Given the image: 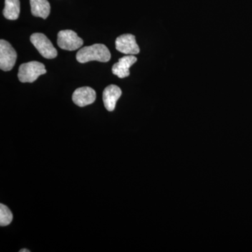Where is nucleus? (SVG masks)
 <instances>
[{"instance_id":"6","label":"nucleus","mask_w":252,"mask_h":252,"mask_svg":"<svg viewBox=\"0 0 252 252\" xmlns=\"http://www.w3.org/2000/svg\"><path fill=\"white\" fill-rule=\"evenodd\" d=\"M116 49L124 54L135 55L140 53L135 36L130 34H122L116 39Z\"/></svg>"},{"instance_id":"12","label":"nucleus","mask_w":252,"mask_h":252,"mask_svg":"<svg viewBox=\"0 0 252 252\" xmlns=\"http://www.w3.org/2000/svg\"><path fill=\"white\" fill-rule=\"evenodd\" d=\"M13 220V215L9 208L3 204H0V225L6 226Z\"/></svg>"},{"instance_id":"13","label":"nucleus","mask_w":252,"mask_h":252,"mask_svg":"<svg viewBox=\"0 0 252 252\" xmlns=\"http://www.w3.org/2000/svg\"><path fill=\"white\" fill-rule=\"evenodd\" d=\"M30 250H27L26 249H23V250H20V252H30Z\"/></svg>"},{"instance_id":"10","label":"nucleus","mask_w":252,"mask_h":252,"mask_svg":"<svg viewBox=\"0 0 252 252\" xmlns=\"http://www.w3.org/2000/svg\"><path fill=\"white\" fill-rule=\"evenodd\" d=\"M31 12L35 17L46 19L49 16L51 6L48 0H31Z\"/></svg>"},{"instance_id":"2","label":"nucleus","mask_w":252,"mask_h":252,"mask_svg":"<svg viewBox=\"0 0 252 252\" xmlns=\"http://www.w3.org/2000/svg\"><path fill=\"white\" fill-rule=\"evenodd\" d=\"M45 66L37 61L23 63L18 69V77L22 83H32L39 76L46 74Z\"/></svg>"},{"instance_id":"7","label":"nucleus","mask_w":252,"mask_h":252,"mask_svg":"<svg viewBox=\"0 0 252 252\" xmlns=\"http://www.w3.org/2000/svg\"><path fill=\"white\" fill-rule=\"evenodd\" d=\"M95 99V91L91 87L79 88L72 94L73 102L81 107L94 103Z\"/></svg>"},{"instance_id":"3","label":"nucleus","mask_w":252,"mask_h":252,"mask_svg":"<svg viewBox=\"0 0 252 252\" xmlns=\"http://www.w3.org/2000/svg\"><path fill=\"white\" fill-rule=\"evenodd\" d=\"M31 41L39 54L45 59H53L58 56L57 50L44 34L34 33L31 36Z\"/></svg>"},{"instance_id":"8","label":"nucleus","mask_w":252,"mask_h":252,"mask_svg":"<svg viewBox=\"0 0 252 252\" xmlns=\"http://www.w3.org/2000/svg\"><path fill=\"white\" fill-rule=\"evenodd\" d=\"M137 58L130 55L119 59V62L115 63L112 67V73L120 79H124L130 75V67L137 62Z\"/></svg>"},{"instance_id":"9","label":"nucleus","mask_w":252,"mask_h":252,"mask_svg":"<svg viewBox=\"0 0 252 252\" xmlns=\"http://www.w3.org/2000/svg\"><path fill=\"white\" fill-rule=\"evenodd\" d=\"M122 91L119 86L109 85L105 88L103 91V102L104 107L109 112H112L115 109L118 99L120 98Z\"/></svg>"},{"instance_id":"5","label":"nucleus","mask_w":252,"mask_h":252,"mask_svg":"<svg viewBox=\"0 0 252 252\" xmlns=\"http://www.w3.org/2000/svg\"><path fill=\"white\" fill-rule=\"evenodd\" d=\"M84 44V41L78 36L75 32L66 30L61 31L58 34V45L66 51H75Z\"/></svg>"},{"instance_id":"4","label":"nucleus","mask_w":252,"mask_h":252,"mask_svg":"<svg viewBox=\"0 0 252 252\" xmlns=\"http://www.w3.org/2000/svg\"><path fill=\"white\" fill-rule=\"evenodd\" d=\"M17 54L8 41L0 40V69L7 72L11 70L16 64Z\"/></svg>"},{"instance_id":"11","label":"nucleus","mask_w":252,"mask_h":252,"mask_svg":"<svg viewBox=\"0 0 252 252\" xmlns=\"http://www.w3.org/2000/svg\"><path fill=\"white\" fill-rule=\"evenodd\" d=\"M20 11H21V8H20L19 0H5L3 15L6 19L11 20V21L18 19Z\"/></svg>"},{"instance_id":"1","label":"nucleus","mask_w":252,"mask_h":252,"mask_svg":"<svg viewBox=\"0 0 252 252\" xmlns=\"http://www.w3.org/2000/svg\"><path fill=\"white\" fill-rule=\"evenodd\" d=\"M76 58L78 62L80 63L94 61L107 63L110 61L111 54L108 48L104 44H95L79 50Z\"/></svg>"}]
</instances>
